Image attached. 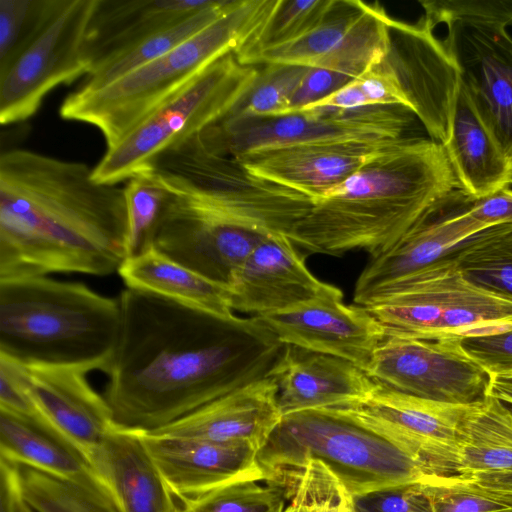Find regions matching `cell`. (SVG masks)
<instances>
[{
    "label": "cell",
    "mask_w": 512,
    "mask_h": 512,
    "mask_svg": "<svg viewBox=\"0 0 512 512\" xmlns=\"http://www.w3.org/2000/svg\"><path fill=\"white\" fill-rule=\"evenodd\" d=\"M305 258L286 235L265 239L232 275L228 287L233 311L260 316L340 290L319 280Z\"/></svg>",
    "instance_id": "19"
},
{
    "label": "cell",
    "mask_w": 512,
    "mask_h": 512,
    "mask_svg": "<svg viewBox=\"0 0 512 512\" xmlns=\"http://www.w3.org/2000/svg\"><path fill=\"white\" fill-rule=\"evenodd\" d=\"M352 79V77L336 71L323 68H309L292 96L285 115L300 112L331 95Z\"/></svg>",
    "instance_id": "46"
},
{
    "label": "cell",
    "mask_w": 512,
    "mask_h": 512,
    "mask_svg": "<svg viewBox=\"0 0 512 512\" xmlns=\"http://www.w3.org/2000/svg\"><path fill=\"white\" fill-rule=\"evenodd\" d=\"M276 3L234 0L214 22L160 58L103 88L74 90L63 100L60 116L96 127L107 149L115 147L207 66L239 52Z\"/></svg>",
    "instance_id": "6"
},
{
    "label": "cell",
    "mask_w": 512,
    "mask_h": 512,
    "mask_svg": "<svg viewBox=\"0 0 512 512\" xmlns=\"http://www.w3.org/2000/svg\"><path fill=\"white\" fill-rule=\"evenodd\" d=\"M329 4L330 0H277L265 23L236 56L243 57L300 37L321 19Z\"/></svg>",
    "instance_id": "39"
},
{
    "label": "cell",
    "mask_w": 512,
    "mask_h": 512,
    "mask_svg": "<svg viewBox=\"0 0 512 512\" xmlns=\"http://www.w3.org/2000/svg\"><path fill=\"white\" fill-rule=\"evenodd\" d=\"M285 492L284 512H357L355 497L320 460L309 459Z\"/></svg>",
    "instance_id": "35"
},
{
    "label": "cell",
    "mask_w": 512,
    "mask_h": 512,
    "mask_svg": "<svg viewBox=\"0 0 512 512\" xmlns=\"http://www.w3.org/2000/svg\"><path fill=\"white\" fill-rule=\"evenodd\" d=\"M118 300L103 396L121 429L156 431L266 377L283 345L257 317L225 320L131 288Z\"/></svg>",
    "instance_id": "1"
},
{
    "label": "cell",
    "mask_w": 512,
    "mask_h": 512,
    "mask_svg": "<svg viewBox=\"0 0 512 512\" xmlns=\"http://www.w3.org/2000/svg\"><path fill=\"white\" fill-rule=\"evenodd\" d=\"M47 0H0V66L15 55L35 30Z\"/></svg>",
    "instance_id": "41"
},
{
    "label": "cell",
    "mask_w": 512,
    "mask_h": 512,
    "mask_svg": "<svg viewBox=\"0 0 512 512\" xmlns=\"http://www.w3.org/2000/svg\"><path fill=\"white\" fill-rule=\"evenodd\" d=\"M460 340L385 334L366 374L413 397L452 405L478 404L489 396L492 376L467 355Z\"/></svg>",
    "instance_id": "12"
},
{
    "label": "cell",
    "mask_w": 512,
    "mask_h": 512,
    "mask_svg": "<svg viewBox=\"0 0 512 512\" xmlns=\"http://www.w3.org/2000/svg\"><path fill=\"white\" fill-rule=\"evenodd\" d=\"M124 187L93 168L27 149L0 157V279L107 276L128 258Z\"/></svg>",
    "instance_id": "3"
},
{
    "label": "cell",
    "mask_w": 512,
    "mask_h": 512,
    "mask_svg": "<svg viewBox=\"0 0 512 512\" xmlns=\"http://www.w3.org/2000/svg\"><path fill=\"white\" fill-rule=\"evenodd\" d=\"M309 459L323 462L353 496L431 476L393 441L338 408L282 416L258 452L266 481L282 489Z\"/></svg>",
    "instance_id": "7"
},
{
    "label": "cell",
    "mask_w": 512,
    "mask_h": 512,
    "mask_svg": "<svg viewBox=\"0 0 512 512\" xmlns=\"http://www.w3.org/2000/svg\"><path fill=\"white\" fill-rule=\"evenodd\" d=\"M88 459L122 512L177 511L140 432L115 426Z\"/></svg>",
    "instance_id": "25"
},
{
    "label": "cell",
    "mask_w": 512,
    "mask_h": 512,
    "mask_svg": "<svg viewBox=\"0 0 512 512\" xmlns=\"http://www.w3.org/2000/svg\"><path fill=\"white\" fill-rule=\"evenodd\" d=\"M0 409L47 422L26 392L24 364L2 354H0Z\"/></svg>",
    "instance_id": "45"
},
{
    "label": "cell",
    "mask_w": 512,
    "mask_h": 512,
    "mask_svg": "<svg viewBox=\"0 0 512 512\" xmlns=\"http://www.w3.org/2000/svg\"><path fill=\"white\" fill-rule=\"evenodd\" d=\"M464 477H467L484 487L512 494V471L480 473Z\"/></svg>",
    "instance_id": "49"
},
{
    "label": "cell",
    "mask_w": 512,
    "mask_h": 512,
    "mask_svg": "<svg viewBox=\"0 0 512 512\" xmlns=\"http://www.w3.org/2000/svg\"><path fill=\"white\" fill-rule=\"evenodd\" d=\"M354 81L361 93L364 107L399 106L410 112L412 104L395 72L385 59L365 71Z\"/></svg>",
    "instance_id": "44"
},
{
    "label": "cell",
    "mask_w": 512,
    "mask_h": 512,
    "mask_svg": "<svg viewBox=\"0 0 512 512\" xmlns=\"http://www.w3.org/2000/svg\"><path fill=\"white\" fill-rule=\"evenodd\" d=\"M451 256L471 284L512 300V224L494 225L478 232Z\"/></svg>",
    "instance_id": "33"
},
{
    "label": "cell",
    "mask_w": 512,
    "mask_h": 512,
    "mask_svg": "<svg viewBox=\"0 0 512 512\" xmlns=\"http://www.w3.org/2000/svg\"><path fill=\"white\" fill-rule=\"evenodd\" d=\"M474 198L453 189L438 199L391 249L370 258L353 294L365 306L383 289L446 259L471 236L488 228L471 215Z\"/></svg>",
    "instance_id": "15"
},
{
    "label": "cell",
    "mask_w": 512,
    "mask_h": 512,
    "mask_svg": "<svg viewBox=\"0 0 512 512\" xmlns=\"http://www.w3.org/2000/svg\"><path fill=\"white\" fill-rule=\"evenodd\" d=\"M20 512H33V510L27 505L26 502H24V504L21 507Z\"/></svg>",
    "instance_id": "52"
},
{
    "label": "cell",
    "mask_w": 512,
    "mask_h": 512,
    "mask_svg": "<svg viewBox=\"0 0 512 512\" xmlns=\"http://www.w3.org/2000/svg\"><path fill=\"white\" fill-rule=\"evenodd\" d=\"M176 512H189L184 506L178 507Z\"/></svg>",
    "instance_id": "53"
},
{
    "label": "cell",
    "mask_w": 512,
    "mask_h": 512,
    "mask_svg": "<svg viewBox=\"0 0 512 512\" xmlns=\"http://www.w3.org/2000/svg\"><path fill=\"white\" fill-rule=\"evenodd\" d=\"M385 143L295 145L235 159L254 176L295 190L315 202L356 172Z\"/></svg>",
    "instance_id": "22"
},
{
    "label": "cell",
    "mask_w": 512,
    "mask_h": 512,
    "mask_svg": "<svg viewBox=\"0 0 512 512\" xmlns=\"http://www.w3.org/2000/svg\"><path fill=\"white\" fill-rule=\"evenodd\" d=\"M233 2L234 0H217L212 6L193 13L116 55L86 75L78 89L97 90L103 88L160 58L214 22Z\"/></svg>",
    "instance_id": "32"
},
{
    "label": "cell",
    "mask_w": 512,
    "mask_h": 512,
    "mask_svg": "<svg viewBox=\"0 0 512 512\" xmlns=\"http://www.w3.org/2000/svg\"><path fill=\"white\" fill-rule=\"evenodd\" d=\"M19 466L23 497L37 512H122L97 475L72 479Z\"/></svg>",
    "instance_id": "31"
},
{
    "label": "cell",
    "mask_w": 512,
    "mask_h": 512,
    "mask_svg": "<svg viewBox=\"0 0 512 512\" xmlns=\"http://www.w3.org/2000/svg\"><path fill=\"white\" fill-rule=\"evenodd\" d=\"M96 0H47L26 42L0 66V122L32 117L57 86L89 72L83 43Z\"/></svg>",
    "instance_id": "10"
},
{
    "label": "cell",
    "mask_w": 512,
    "mask_h": 512,
    "mask_svg": "<svg viewBox=\"0 0 512 512\" xmlns=\"http://www.w3.org/2000/svg\"><path fill=\"white\" fill-rule=\"evenodd\" d=\"M119 300L47 276L0 279V354L23 364L106 371L118 342Z\"/></svg>",
    "instance_id": "5"
},
{
    "label": "cell",
    "mask_w": 512,
    "mask_h": 512,
    "mask_svg": "<svg viewBox=\"0 0 512 512\" xmlns=\"http://www.w3.org/2000/svg\"><path fill=\"white\" fill-rule=\"evenodd\" d=\"M260 68L235 53L217 59L149 115L93 168L100 183L118 184L147 169L163 151L219 122L254 85Z\"/></svg>",
    "instance_id": "9"
},
{
    "label": "cell",
    "mask_w": 512,
    "mask_h": 512,
    "mask_svg": "<svg viewBox=\"0 0 512 512\" xmlns=\"http://www.w3.org/2000/svg\"><path fill=\"white\" fill-rule=\"evenodd\" d=\"M422 17L410 24L390 17L386 56L412 111L429 137L444 145L450 136L461 84L459 70L443 40Z\"/></svg>",
    "instance_id": "14"
},
{
    "label": "cell",
    "mask_w": 512,
    "mask_h": 512,
    "mask_svg": "<svg viewBox=\"0 0 512 512\" xmlns=\"http://www.w3.org/2000/svg\"><path fill=\"white\" fill-rule=\"evenodd\" d=\"M140 434L168 488L181 501L240 481L266 480L258 449L250 443Z\"/></svg>",
    "instance_id": "18"
},
{
    "label": "cell",
    "mask_w": 512,
    "mask_h": 512,
    "mask_svg": "<svg viewBox=\"0 0 512 512\" xmlns=\"http://www.w3.org/2000/svg\"><path fill=\"white\" fill-rule=\"evenodd\" d=\"M128 213V258L149 250L153 233L167 198L166 189L149 169L131 178L124 186Z\"/></svg>",
    "instance_id": "36"
},
{
    "label": "cell",
    "mask_w": 512,
    "mask_h": 512,
    "mask_svg": "<svg viewBox=\"0 0 512 512\" xmlns=\"http://www.w3.org/2000/svg\"><path fill=\"white\" fill-rule=\"evenodd\" d=\"M23 497L19 466L0 460V512H20Z\"/></svg>",
    "instance_id": "48"
},
{
    "label": "cell",
    "mask_w": 512,
    "mask_h": 512,
    "mask_svg": "<svg viewBox=\"0 0 512 512\" xmlns=\"http://www.w3.org/2000/svg\"><path fill=\"white\" fill-rule=\"evenodd\" d=\"M385 334L463 338L512 326V300L467 281L451 254L380 291L365 306Z\"/></svg>",
    "instance_id": "8"
},
{
    "label": "cell",
    "mask_w": 512,
    "mask_h": 512,
    "mask_svg": "<svg viewBox=\"0 0 512 512\" xmlns=\"http://www.w3.org/2000/svg\"><path fill=\"white\" fill-rule=\"evenodd\" d=\"M492 380L501 384L512 386V373L492 376Z\"/></svg>",
    "instance_id": "51"
},
{
    "label": "cell",
    "mask_w": 512,
    "mask_h": 512,
    "mask_svg": "<svg viewBox=\"0 0 512 512\" xmlns=\"http://www.w3.org/2000/svg\"><path fill=\"white\" fill-rule=\"evenodd\" d=\"M416 116L399 106L306 110L270 118L219 122L205 128L234 158L295 145L382 143L408 135Z\"/></svg>",
    "instance_id": "11"
},
{
    "label": "cell",
    "mask_w": 512,
    "mask_h": 512,
    "mask_svg": "<svg viewBox=\"0 0 512 512\" xmlns=\"http://www.w3.org/2000/svg\"><path fill=\"white\" fill-rule=\"evenodd\" d=\"M424 19L434 29L440 23L454 21L492 24L505 27L512 24V0H437L420 1Z\"/></svg>",
    "instance_id": "40"
},
{
    "label": "cell",
    "mask_w": 512,
    "mask_h": 512,
    "mask_svg": "<svg viewBox=\"0 0 512 512\" xmlns=\"http://www.w3.org/2000/svg\"><path fill=\"white\" fill-rule=\"evenodd\" d=\"M148 169L168 193L153 247L226 286L254 248L272 235L290 237L314 204L254 176L203 130L160 153Z\"/></svg>",
    "instance_id": "2"
},
{
    "label": "cell",
    "mask_w": 512,
    "mask_h": 512,
    "mask_svg": "<svg viewBox=\"0 0 512 512\" xmlns=\"http://www.w3.org/2000/svg\"><path fill=\"white\" fill-rule=\"evenodd\" d=\"M489 395L495 397L512 415V386L492 380Z\"/></svg>",
    "instance_id": "50"
},
{
    "label": "cell",
    "mask_w": 512,
    "mask_h": 512,
    "mask_svg": "<svg viewBox=\"0 0 512 512\" xmlns=\"http://www.w3.org/2000/svg\"><path fill=\"white\" fill-rule=\"evenodd\" d=\"M512 471V415L493 396L470 406L460 425L456 475Z\"/></svg>",
    "instance_id": "29"
},
{
    "label": "cell",
    "mask_w": 512,
    "mask_h": 512,
    "mask_svg": "<svg viewBox=\"0 0 512 512\" xmlns=\"http://www.w3.org/2000/svg\"><path fill=\"white\" fill-rule=\"evenodd\" d=\"M1 459L72 479L97 476L87 456L49 423L0 409Z\"/></svg>",
    "instance_id": "28"
},
{
    "label": "cell",
    "mask_w": 512,
    "mask_h": 512,
    "mask_svg": "<svg viewBox=\"0 0 512 512\" xmlns=\"http://www.w3.org/2000/svg\"><path fill=\"white\" fill-rule=\"evenodd\" d=\"M463 350L491 376L512 373V326L460 340Z\"/></svg>",
    "instance_id": "43"
},
{
    "label": "cell",
    "mask_w": 512,
    "mask_h": 512,
    "mask_svg": "<svg viewBox=\"0 0 512 512\" xmlns=\"http://www.w3.org/2000/svg\"><path fill=\"white\" fill-rule=\"evenodd\" d=\"M357 512H434L422 482L354 496Z\"/></svg>",
    "instance_id": "42"
},
{
    "label": "cell",
    "mask_w": 512,
    "mask_h": 512,
    "mask_svg": "<svg viewBox=\"0 0 512 512\" xmlns=\"http://www.w3.org/2000/svg\"><path fill=\"white\" fill-rule=\"evenodd\" d=\"M277 387L269 377L256 380L153 432L171 437L246 442L258 452L280 422Z\"/></svg>",
    "instance_id": "23"
},
{
    "label": "cell",
    "mask_w": 512,
    "mask_h": 512,
    "mask_svg": "<svg viewBox=\"0 0 512 512\" xmlns=\"http://www.w3.org/2000/svg\"><path fill=\"white\" fill-rule=\"evenodd\" d=\"M444 44L478 115L512 158V38L502 26L454 21Z\"/></svg>",
    "instance_id": "16"
},
{
    "label": "cell",
    "mask_w": 512,
    "mask_h": 512,
    "mask_svg": "<svg viewBox=\"0 0 512 512\" xmlns=\"http://www.w3.org/2000/svg\"><path fill=\"white\" fill-rule=\"evenodd\" d=\"M308 69L284 64L262 66L250 91L221 120L240 121L285 115L291 98Z\"/></svg>",
    "instance_id": "34"
},
{
    "label": "cell",
    "mask_w": 512,
    "mask_h": 512,
    "mask_svg": "<svg viewBox=\"0 0 512 512\" xmlns=\"http://www.w3.org/2000/svg\"><path fill=\"white\" fill-rule=\"evenodd\" d=\"M368 4L359 0H330L321 19L300 37L279 45L237 57L242 64L296 65L318 68L340 46L361 18Z\"/></svg>",
    "instance_id": "30"
},
{
    "label": "cell",
    "mask_w": 512,
    "mask_h": 512,
    "mask_svg": "<svg viewBox=\"0 0 512 512\" xmlns=\"http://www.w3.org/2000/svg\"><path fill=\"white\" fill-rule=\"evenodd\" d=\"M25 389L43 416L88 458L115 427L110 407L84 370L24 364Z\"/></svg>",
    "instance_id": "21"
},
{
    "label": "cell",
    "mask_w": 512,
    "mask_h": 512,
    "mask_svg": "<svg viewBox=\"0 0 512 512\" xmlns=\"http://www.w3.org/2000/svg\"><path fill=\"white\" fill-rule=\"evenodd\" d=\"M422 483L434 512H512V494L464 476L431 475Z\"/></svg>",
    "instance_id": "37"
},
{
    "label": "cell",
    "mask_w": 512,
    "mask_h": 512,
    "mask_svg": "<svg viewBox=\"0 0 512 512\" xmlns=\"http://www.w3.org/2000/svg\"><path fill=\"white\" fill-rule=\"evenodd\" d=\"M286 493L266 480H246L226 485L182 501L189 512H284Z\"/></svg>",
    "instance_id": "38"
},
{
    "label": "cell",
    "mask_w": 512,
    "mask_h": 512,
    "mask_svg": "<svg viewBox=\"0 0 512 512\" xmlns=\"http://www.w3.org/2000/svg\"><path fill=\"white\" fill-rule=\"evenodd\" d=\"M460 189L483 198L512 185V158L478 115L462 82L448 141L443 145Z\"/></svg>",
    "instance_id": "26"
},
{
    "label": "cell",
    "mask_w": 512,
    "mask_h": 512,
    "mask_svg": "<svg viewBox=\"0 0 512 512\" xmlns=\"http://www.w3.org/2000/svg\"><path fill=\"white\" fill-rule=\"evenodd\" d=\"M254 317L280 343L347 360L364 372L385 337L383 325L364 306L345 304L341 290Z\"/></svg>",
    "instance_id": "17"
},
{
    "label": "cell",
    "mask_w": 512,
    "mask_h": 512,
    "mask_svg": "<svg viewBox=\"0 0 512 512\" xmlns=\"http://www.w3.org/2000/svg\"><path fill=\"white\" fill-rule=\"evenodd\" d=\"M216 1L96 0L83 43L88 74L116 55Z\"/></svg>",
    "instance_id": "24"
},
{
    "label": "cell",
    "mask_w": 512,
    "mask_h": 512,
    "mask_svg": "<svg viewBox=\"0 0 512 512\" xmlns=\"http://www.w3.org/2000/svg\"><path fill=\"white\" fill-rule=\"evenodd\" d=\"M453 189L457 182L442 144L419 136L389 141L316 200L290 239L312 254L362 250L375 258Z\"/></svg>",
    "instance_id": "4"
},
{
    "label": "cell",
    "mask_w": 512,
    "mask_h": 512,
    "mask_svg": "<svg viewBox=\"0 0 512 512\" xmlns=\"http://www.w3.org/2000/svg\"><path fill=\"white\" fill-rule=\"evenodd\" d=\"M118 274L127 288L152 293L225 320H237L228 286L175 262L154 247L127 258Z\"/></svg>",
    "instance_id": "27"
},
{
    "label": "cell",
    "mask_w": 512,
    "mask_h": 512,
    "mask_svg": "<svg viewBox=\"0 0 512 512\" xmlns=\"http://www.w3.org/2000/svg\"><path fill=\"white\" fill-rule=\"evenodd\" d=\"M277 387L282 416L359 403L377 382L355 364L327 354L283 344L267 373Z\"/></svg>",
    "instance_id": "20"
},
{
    "label": "cell",
    "mask_w": 512,
    "mask_h": 512,
    "mask_svg": "<svg viewBox=\"0 0 512 512\" xmlns=\"http://www.w3.org/2000/svg\"><path fill=\"white\" fill-rule=\"evenodd\" d=\"M471 215L487 227L512 224V189H501L483 198H474Z\"/></svg>",
    "instance_id": "47"
},
{
    "label": "cell",
    "mask_w": 512,
    "mask_h": 512,
    "mask_svg": "<svg viewBox=\"0 0 512 512\" xmlns=\"http://www.w3.org/2000/svg\"><path fill=\"white\" fill-rule=\"evenodd\" d=\"M469 408L413 397L377 382L365 399L338 409L393 441L428 474L452 476L459 429Z\"/></svg>",
    "instance_id": "13"
}]
</instances>
